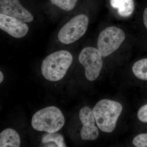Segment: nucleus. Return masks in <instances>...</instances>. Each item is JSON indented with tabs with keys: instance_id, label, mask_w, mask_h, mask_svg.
<instances>
[{
	"instance_id": "15",
	"label": "nucleus",
	"mask_w": 147,
	"mask_h": 147,
	"mask_svg": "<svg viewBox=\"0 0 147 147\" xmlns=\"http://www.w3.org/2000/svg\"><path fill=\"white\" fill-rule=\"evenodd\" d=\"M133 145L137 147H147V133L139 134L133 140Z\"/></svg>"
},
{
	"instance_id": "8",
	"label": "nucleus",
	"mask_w": 147,
	"mask_h": 147,
	"mask_svg": "<svg viewBox=\"0 0 147 147\" xmlns=\"http://www.w3.org/2000/svg\"><path fill=\"white\" fill-rule=\"evenodd\" d=\"M0 13L18 18L25 23L31 22L34 19L32 13L18 0H0Z\"/></svg>"
},
{
	"instance_id": "18",
	"label": "nucleus",
	"mask_w": 147,
	"mask_h": 147,
	"mask_svg": "<svg viewBox=\"0 0 147 147\" xmlns=\"http://www.w3.org/2000/svg\"><path fill=\"white\" fill-rule=\"evenodd\" d=\"M4 76L3 74L1 71H0V83H1L3 81Z\"/></svg>"
},
{
	"instance_id": "17",
	"label": "nucleus",
	"mask_w": 147,
	"mask_h": 147,
	"mask_svg": "<svg viewBox=\"0 0 147 147\" xmlns=\"http://www.w3.org/2000/svg\"><path fill=\"white\" fill-rule=\"evenodd\" d=\"M143 21L146 28L147 29V7L145 9L143 14Z\"/></svg>"
},
{
	"instance_id": "13",
	"label": "nucleus",
	"mask_w": 147,
	"mask_h": 147,
	"mask_svg": "<svg viewBox=\"0 0 147 147\" xmlns=\"http://www.w3.org/2000/svg\"><path fill=\"white\" fill-rule=\"evenodd\" d=\"M132 71L138 79L147 81V59L137 61L132 66Z\"/></svg>"
},
{
	"instance_id": "10",
	"label": "nucleus",
	"mask_w": 147,
	"mask_h": 147,
	"mask_svg": "<svg viewBox=\"0 0 147 147\" xmlns=\"http://www.w3.org/2000/svg\"><path fill=\"white\" fill-rule=\"evenodd\" d=\"M20 145V136L14 129L7 128L0 134V147H19Z\"/></svg>"
},
{
	"instance_id": "16",
	"label": "nucleus",
	"mask_w": 147,
	"mask_h": 147,
	"mask_svg": "<svg viewBox=\"0 0 147 147\" xmlns=\"http://www.w3.org/2000/svg\"><path fill=\"white\" fill-rule=\"evenodd\" d=\"M137 117L142 122L147 123V104L142 106L138 111Z\"/></svg>"
},
{
	"instance_id": "5",
	"label": "nucleus",
	"mask_w": 147,
	"mask_h": 147,
	"mask_svg": "<svg viewBox=\"0 0 147 147\" xmlns=\"http://www.w3.org/2000/svg\"><path fill=\"white\" fill-rule=\"evenodd\" d=\"M125 38L124 32L117 27H109L103 30L97 40L98 48L102 57H107L117 50Z\"/></svg>"
},
{
	"instance_id": "6",
	"label": "nucleus",
	"mask_w": 147,
	"mask_h": 147,
	"mask_svg": "<svg viewBox=\"0 0 147 147\" xmlns=\"http://www.w3.org/2000/svg\"><path fill=\"white\" fill-rule=\"evenodd\" d=\"M79 61L85 68V76L88 80L92 82L97 79L103 64L102 56L98 49L85 47L79 55Z\"/></svg>"
},
{
	"instance_id": "9",
	"label": "nucleus",
	"mask_w": 147,
	"mask_h": 147,
	"mask_svg": "<svg viewBox=\"0 0 147 147\" xmlns=\"http://www.w3.org/2000/svg\"><path fill=\"white\" fill-rule=\"evenodd\" d=\"M0 28L11 36L19 38L24 37L28 31V25L18 18L0 14Z\"/></svg>"
},
{
	"instance_id": "11",
	"label": "nucleus",
	"mask_w": 147,
	"mask_h": 147,
	"mask_svg": "<svg viewBox=\"0 0 147 147\" xmlns=\"http://www.w3.org/2000/svg\"><path fill=\"white\" fill-rule=\"evenodd\" d=\"M111 6L117 9L119 15L122 17L130 16L134 9V3L133 0H110Z\"/></svg>"
},
{
	"instance_id": "1",
	"label": "nucleus",
	"mask_w": 147,
	"mask_h": 147,
	"mask_svg": "<svg viewBox=\"0 0 147 147\" xmlns=\"http://www.w3.org/2000/svg\"><path fill=\"white\" fill-rule=\"evenodd\" d=\"M72 61V55L66 50H60L52 53L42 61V75L48 81H59L65 76Z\"/></svg>"
},
{
	"instance_id": "12",
	"label": "nucleus",
	"mask_w": 147,
	"mask_h": 147,
	"mask_svg": "<svg viewBox=\"0 0 147 147\" xmlns=\"http://www.w3.org/2000/svg\"><path fill=\"white\" fill-rule=\"evenodd\" d=\"M41 142L45 147H65L63 137L59 133H47L42 136Z\"/></svg>"
},
{
	"instance_id": "3",
	"label": "nucleus",
	"mask_w": 147,
	"mask_h": 147,
	"mask_svg": "<svg viewBox=\"0 0 147 147\" xmlns=\"http://www.w3.org/2000/svg\"><path fill=\"white\" fill-rule=\"evenodd\" d=\"M65 122L61 111L55 106H50L35 113L32 119L33 128L38 131L47 133L57 132L63 127Z\"/></svg>"
},
{
	"instance_id": "7",
	"label": "nucleus",
	"mask_w": 147,
	"mask_h": 147,
	"mask_svg": "<svg viewBox=\"0 0 147 147\" xmlns=\"http://www.w3.org/2000/svg\"><path fill=\"white\" fill-rule=\"evenodd\" d=\"M79 118L83 124L81 137L84 140L93 141L98 138L99 131L95 123L96 122L92 110L88 107H84L80 110Z\"/></svg>"
},
{
	"instance_id": "4",
	"label": "nucleus",
	"mask_w": 147,
	"mask_h": 147,
	"mask_svg": "<svg viewBox=\"0 0 147 147\" xmlns=\"http://www.w3.org/2000/svg\"><path fill=\"white\" fill-rule=\"evenodd\" d=\"M89 19L85 14L74 16L61 28L58 34L60 42L66 45L80 39L86 32Z\"/></svg>"
},
{
	"instance_id": "2",
	"label": "nucleus",
	"mask_w": 147,
	"mask_h": 147,
	"mask_svg": "<svg viewBox=\"0 0 147 147\" xmlns=\"http://www.w3.org/2000/svg\"><path fill=\"white\" fill-rule=\"evenodd\" d=\"M122 110L121 103L115 100L102 99L98 101L92 112L99 129L107 133L114 131Z\"/></svg>"
},
{
	"instance_id": "14",
	"label": "nucleus",
	"mask_w": 147,
	"mask_h": 147,
	"mask_svg": "<svg viewBox=\"0 0 147 147\" xmlns=\"http://www.w3.org/2000/svg\"><path fill=\"white\" fill-rule=\"evenodd\" d=\"M54 5L66 11L72 10L75 7L78 0H50Z\"/></svg>"
}]
</instances>
